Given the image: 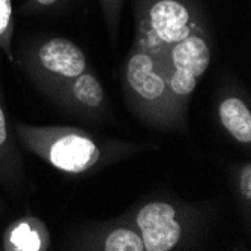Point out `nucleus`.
<instances>
[{"label":"nucleus","mask_w":251,"mask_h":251,"mask_svg":"<svg viewBox=\"0 0 251 251\" xmlns=\"http://www.w3.org/2000/svg\"><path fill=\"white\" fill-rule=\"evenodd\" d=\"M17 142L49 166L70 176L98 172L155 145L98 137L78 126H35L15 122Z\"/></svg>","instance_id":"f257e3e1"},{"label":"nucleus","mask_w":251,"mask_h":251,"mask_svg":"<svg viewBox=\"0 0 251 251\" xmlns=\"http://www.w3.org/2000/svg\"><path fill=\"white\" fill-rule=\"evenodd\" d=\"M125 100L137 119L159 131H187V121L176 110L167 77L158 57L131 45L124 70Z\"/></svg>","instance_id":"f03ea898"},{"label":"nucleus","mask_w":251,"mask_h":251,"mask_svg":"<svg viewBox=\"0 0 251 251\" xmlns=\"http://www.w3.org/2000/svg\"><path fill=\"white\" fill-rule=\"evenodd\" d=\"M137 47L161 57L172 45L206 29L196 0H137L134 6Z\"/></svg>","instance_id":"7ed1b4c3"},{"label":"nucleus","mask_w":251,"mask_h":251,"mask_svg":"<svg viewBox=\"0 0 251 251\" xmlns=\"http://www.w3.org/2000/svg\"><path fill=\"white\" fill-rule=\"evenodd\" d=\"M143 238L146 251L187 250L203 227V211L176 200H149L125 215Z\"/></svg>","instance_id":"20e7f679"},{"label":"nucleus","mask_w":251,"mask_h":251,"mask_svg":"<svg viewBox=\"0 0 251 251\" xmlns=\"http://www.w3.org/2000/svg\"><path fill=\"white\" fill-rule=\"evenodd\" d=\"M20 65L35 86L50 97L89 68L84 51L66 38H45L30 44L21 51Z\"/></svg>","instance_id":"39448f33"},{"label":"nucleus","mask_w":251,"mask_h":251,"mask_svg":"<svg viewBox=\"0 0 251 251\" xmlns=\"http://www.w3.org/2000/svg\"><path fill=\"white\" fill-rule=\"evenodd\" d=\"M211 56L208 30H201L176 42L158 59L167 77L176 110L185 121L191 95L200 77L208 71Z\"/></svg>","instance_id":"423d86ee"},{"label":"nucleus","mask_w":251,"mask_h":251,"mask_svg":"<svg viewBox=\"0 0 251 251\" xmlns=\"http://www.w3.org/2000/svg\"><path fill=\"white\" fill-rule=\"evenodd\" d=\"M65 108L84 118H100L105 111V92L92 70L83 71L80 75L63 84L51 95Z\"/></svg>","instance_id":"0eeeda50"},{"label":"nucleus","mask_w":251,"mask_h":251,"mask_svg":"<svg viewBox=\"0 0 251 251\" xmlns=\"http://www.w3.org/2000/svg\"><path fill=\"white\" fill-rule=\"evenodd\" d=\"M75 247L98 251H146L142 235L126 217L84 233Z\"/></svg>","instance_id":"6e6552de"},{"label":"nucleus","mask_w":251,"mask_h":251,"mask_svg":"<svg viewBox=\"0 0 251 251\" xmlns=\"http://www.w3.org/2000/svg\"><path fill=\"white\" fill-rule=\"evenodd\" d=\"M25 184V164L17 146V139L9 128L2 94H0V185L9 194L17 196L23 193Z\"/></svg>","instance_id":"1a4fd4ad"},{"label":"nucleus","mask_w":251,"mask_h":251,"mask_svg":"<svg viewBox=\"0 0 251 251\" xmlns=\"http://www.w3.org/2000/svg\"><path fill=\"white\" fill-rule=\"evenodd\" d=\"M50 244L47 224L35 215L14 220L2 236V250L5 251H47Z\"/></svg>","instance_id":"9d476101"},{"label":"nucleus","mask_w":251,"mask_h":251,"mask_svg":"<svg viewBox=\"0 0 251 251\" xmlns=\"http://www.w3.org/2000/svg\"><path fill=\"white\" fill-rule=\"evenodd\" d=\"M217 113L221 126L233 140L244 146L251 145V111L245 100L238 95H226Z\"/></svg>","instance_id":"9b49d317"},{"label":"nucleus","mask_w":251,"mask_h":251,"mask_svg":"<svg viewBox=\"0 0 251 251\" xmlns=\"http://www.w3.org/2000/svg\"><path fill=\"white\" fill-rule=\"evenodd\" d=\"M15 27V14L12 0H0V50L6 59L14 63L15 57L12 53V39Z\"/></svg>","instance_id":"f8f14e48"},{"label":"nucleus","mask_w":251,"mask_h":251,"mask_svg":"<svg viewBox=\"0 0 251 251\" xmlns=\"http://www.w3.org/2000/svg\"><path fill=\"white\" fill-rule=\"evenodd\" d=\"M101 12L105 21V26L108 30V38L113 45L118 42L119 35V26H121V17H122V8L124 0H98Z\"/></svg>","instance_id":"ddd939ff"},{"label":"nucleus","mask_w":251,"mask_h":251,"mask_svg":"<svg viewBox=\"0 0 251 251\" xmlns=\"http://www.w3.org/2000/svg\"><path fill=\"white\" fill-rule=\"evenodd\" d=\"M236 193L239 201L245 204V212L250 211L251 203V164L244 163L236 170Z\"/></svg>","instance_id":"4468645a"},{"label":"nucleus","mask_w":251,"mask_h":251,"mask_svg":"<svg viewBox=\"0 0 251 251\" xmlns=\"http://www.w3.org/2000/svg\"><path fill=\"white\" fill-rule=\"evenodd\" d=\"M63 2H65V0H26V2L20 6V11H21V14L45 12V11L57 8Z\"/></svg>","instance_id":"2eb2a0df"},{"label":"nucleus","mask_w":251,"mask_h":251,"mask_svg":"<svg viewBox=\"0 0 251 251\" xmlns=\"http://www.w3.org/2000/svg\"><path fill=\"white\" fill-rule=\"evenodd\" d=\"M3 211V201H2V199H0V212Z\"/></svg>","instance_id":"dca6fc26"},{"label":"nucleus","mask_w":251,"mask_h":251,"mask_svg":"<svg viewBox=\"0 0 251 251\" xmlns=\"http://www.w3.org/2000/svg\"><path fill=\"white\" fill-rule=\"evenodd\" d=\"M0 250H2V248H0Z\"/></svg>","instance_id":"f3484780"}]
</instances>
